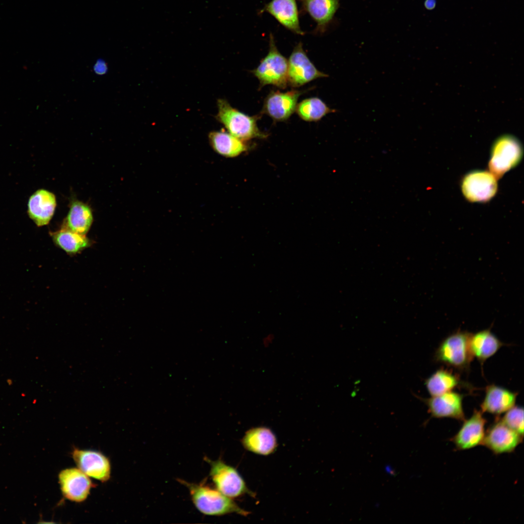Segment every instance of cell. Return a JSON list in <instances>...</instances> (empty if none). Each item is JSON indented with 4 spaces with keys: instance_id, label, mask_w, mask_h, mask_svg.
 I'll return each mask as SVG.
<instances>
[{
    "instance_id": "6da1fadb",
    "label": "cell",
    "mask_w": 524,
    "mask_h": 524,
    "mask_svg": "<svg viewBox=\"0 0 524 524\" xmlns=\"http://www.w3.org/2000/svg\"><path fill=\"white\" fill-rule=\"evenodd\" d=\"M178 480L187 487L195 506L205 515L220 516L236 513L247 516L250 513L240 508L232 499L225 495L216 489L212 488L203 483H190L180 479Z\"/></svg>"
},
{
    "instance_id": "7a4b0ae2",
    "label": "cell",
    "mask_w": 524,
    "mask_h": 524,
    "mask_svg": "<svg viewBox=\"0 0 524 524\" xmlns=\"http://www.w3.org/2000/svg\"><path fill=\"white\" fill-rule=\"evenodd\" d=\"M217 107L216 119L225 126L229 133L238 139L244 141L267 136L257 126L259 115H247L232 107L224 99L217 100Z\"/></svg>"
},
{
    "instance_id": "3957f363",
    "label": "cell",
    "mask_w": 524,
    "mask_h": 524,
    "mask_svg": "<svg viewBox=\"0 0 524 524\" xmlns=\"http://www.w3.org/2000/svg\"><path fill=\"white\" fill-rule=\"evenodd\" d=\"M471 335L457 331L447 336L436 351V360L458 370L468 369L474 358L470 347Z\"/></svg>"
},
{
    "instance_id": "277c9868",
    "label": "cell",
    "mask_w": 524,
    "mask_h": 524,
    "mask_svg": "<svg viewBox=\"0 0 524 524\" xmlns=\"http://www.w3.org/2000/svg\"><path fill=\"white\" fill-rule=\"evenodd\" d=\"M489 168L496 179L516 166L523 155V148L516 137L505 134L493 142L491 151Z\"/></svg>"
},
{
    "instance_id": "5b68a950",
    "label": "cell",
    "mask_w": 524,
    "mask_h": 524,
    "mask_svg": "<svg viewBox=\"0 0 524 524\" xmlns=\"http://www.w3.org/2000/svg\"><path fill=\"white\" fill-rule=\"evenodd\" d=\"M205 459L210 466V476L215 488L231 499L245 494L255 498L256 493L250 490L237 470L222 460Z\"/></svg>"
},
{
    "instance_id": "8992f818",
    "label": "cell",
    "mask_w": 524,
    "mask_h": 524,
    "mask_svg": "<svg viewBox=\"0 0 524 524\" xmlns=\"http://www.w3.org/2000/svg\"><path fill=\"white\" fill-rule=\"evenodd\" d=\"M269 43L267 55L252 72L259 80L260 86L272 84L285 88L288 83V60L278 50L272 33Z\"/></svg>"
},
{
    "instance_id": "52a82bcc",
    "label": "cell",
    "mask_w": 524,
    "mask_h": 524,
    "mask_svg": "<svg viewBox=\"0 0 524 524\" xmlns=\"http://www.w3.org/2000/svg\"><path fill=\"white\" fill-rule=\"evenodd\" d=\"M461 190L465 198L470 202H487L497 192V179L489 171H473L463 178Z\"/></svg>"
},
{
    "instance_id": "ba28073f",
    "label": "cell",
    "mask_w": 524,
    "mask_h": 524,
    "mask_svg": "<svg viewBox=\"0 0 524 524\" xmlns=\"http://www.w3.org/2000/svg\"><path fill=\"white\" fill-rule=\"evenodd\" d=\"M328 76L316 68L306 55L302 43H298L288 60V83L298 87L315 79Z\"/></svg>"
},
{
    "instance_id": "9c48e42d",
    "label": "cell",
    "mask_w": 524,
    "mask_h": 524,
    "mask_svg": "<svg viewBox=\"0 0 524 524\" xmlns=\"http://www.w3.org/2000/svg\"><path fill=\"white\" fill-rule=\"evenodd\" d=\"M523 439V436L499 419L485 432L482 445L495 455L510 453L516 449Z\"/></svg>"
},
{
    "instance_id": "30bf717a",
    "label": "cell",
    "mask_w": 524,
    "mask_h": 524,
    "mask_svg": "<svg viewBox=\"0 0 524 524\" xmlns=\"http://www.w3.org/2000/svg\"><path fill=\"white\" fill-rule=\"evenodd\" d=\"M414 395L426 404L433 417L450 418L460 421L465 420L462 406L463 396L460 393L450 391L427 398Z\"/></svg>"
},
{
    "instance_id": "8fae6325",
    "label": "cell",
    "mask_w": 524,
    "mask_h": 524,
    "mask_svg": "<svg viewBox=\"0 0 524 524\" xmlns=\"http://www.w3.org/2000/svg\"><path fill=\"white\" fill-rule=\"evenodd\" d=\"M463 421L461 427L451 438L456 448L458 450H466L482 444L486 423L482 412L475 410L469 419Z\"/></svg>"
},
{
    "instance_id": "7c38bea8",
    "label": "cell",
    "mask_w": 524,
    "mask_h": 524,
    "mask_svg": "<svg viewBox=\"0 0 524 524\" xmlns=\"http://www.w3.org/2000/svg\"><path fill=\"white\" fill-rule=\"evenodd\" d=\"M58 477L63 495L71 501H84L94 486L89 476L79 468L64 469L60 472Z\"/></svg>"
},
{
    "instance_id": "4fadbf2b",
    "label": "cell",
    "mask_w": 524,
    "mask_h": 524,
    "mask_svg": "<svg viewBox=\"0 0 524 524\" xmlns=\"http://www.w3.org/2000/svg\"><path fill=\"white\" fill-rule=\"evenodd\" d=\"M72 458L78 468L87 476L102 482L107 481L111 475L109 459L101 453L90 450L74 448Z\"/></svg>"
},
{
    "instance_id": "5bb4252c",
    "label": "cell",
    "mask_w": 524,
    "mask_h": 524,
    "mask_svg": "<svg viewBox=\"0 0 524 524\" xmlns=\"http://www.w3.org/2000/svg\"><path fill=\"white\" fill-rule=\"evenodd\" d=\"M302 91L292 90L286 92L271 91L265 98L262 112L274 121L287 120L295 111Z\"/></svg>"
},
{
    "instance_id": "9a60e30c",
    "label": "cell",
    "mask_w": 524,
    "mask_h": 524,
    "mask_svg": "<svg viewBox=\"0 0 524 524\" xmlns=\"http://www.w3.org/2000/svg\"><path fill=\"white\" fill-rule=\"evenodd\" d=\"M264 12L273 16L287 30L297 34H304L300 26L295 0H271L261 11Z\"/></svg>"
},
{
    "instance_id": "2e32d148",
    "label": "cell",
    "mask_w": 524,
    "mask_h": 524,
    "mask_svg": "<svg viewBox=\"0 0 524 524\" xmlns=\"http://www.w3.org/2000/svg\"><path fill=\"white\" fill-rule=\"evenodd\" d=\"M56 206L55 196L45 190L39 189L30 197L28 203V214L38 227L48 225L52 218Z\"/></svg>"
},
{
    "instance_id": "e0dca14e",
    "label": "cell",
    "mask_w": 524,
    "mask_h": 524,
    "mask_svg": "<svg viewBox=\"0 0 524 524\" xmlns=\"http://www.w3.org/2000/svg\"><path fill=\"white\" fill-rule=\"evenodd\" d=\"M302 10L316 22L315 32L325 33L340 6V0H300Z\"/></svg>"
},
{
    "instance_id": "ac0fdd59",
    "label": "cell",
    "mask_w": 524,
    "mask_h": 524,
    "mask_svg": "<svg viewBox=\"0 0 524 524\" xmlns=\"http://www.w3.org/2000/svg\"><path fill=\"white\" fill-rule=\"evenodd\" d=\"M241 443L247 451L262 456L273 453L278 447L275 434L270 428L263 426L247 430L242 438Z\"/></svg>"
},
{
    "instance_id": "d6986e66",
    "label": "cell",
    "mask_w": 524,
    "mask_h": 524,
    "mask_svg": "<svg viewBox=\"0 0 524 524\" xmlns=\"http://www.w3.org/2000/svg\"><path fill=\"white\" fill-rule=\"evenodd\" d=\"M517 396L516 393L503 387L494 384L488 385L481 404V411L500 415L515 406Z\"/></svg>"
},
{
    "instance_id": "ffe728a7",
    "label": "cell",
    "mask_w": 524,
    "mask_h": 524,
    "mask_svg": "<svg viewBox=\"0 0 524 524\" xmlns=\"http://www.w3.org/2000/svg\"><path fill=\"white\" fill-rule=\"evenodd\" d=\"M504 344L490 329L472 334L470 340L472 355L482 364L494 355Z\"/></svg>"
},
{
    "instance_id": "44dd1931",
    "label": "cell",
    "mask_w": 524,
    "mask_h": 524,
    "mask_svg": "<svg viewBox=\"0 0 524 524\" xmlns=\"http://www.w3.org/2000/svg\"><path fill=\"white\" fill-rule=\"evenodd\" d=\"M93 221L92 212L90 207L82 202L74 201L70 205L62 228L85 235Z\"/></svg>"
},
{
    "instance_id": "7402d4cb",
    "label": "cell",
    "mask_w": 524,
    "mask_h": 524,
    "mask_svg": "<svg viewBox=\"0 0 524 524\" xmlns=\"http://www.w3.org/2000/svg\"><path fill=\"white\" fill-rule=\"evenodd\" d=\"M209 140L213 150L226 157L237 156L247 149L243 141L222 130L211 132Z\"/></svg>"
},
{
    "instance_id": "603a6c76",
    "label": "cell",
    "mask_w": 524,
    "mask_h": 524,
    "mask_svg": "<svg viewBox=\"0 0 524 524\" xmlns=\"http://www.w3.org/2000/svg\"><path fill=\"white\" fill-rule=\"evenodd\" d=\"M49 233L54 244L69 255L77 254L91 245L85 235L65 228Z\"/></svg>"
},
{
    "instance_id": "cb8c5ba5",
    "label": "cell",
    "mask_w": 524,
    "mask_h": 524,
    "mask_svg": "<svg viewBox=\"0 0 524 524\" xmlns=\"http://www.w3.org/2000/svg\"><path fill=\"white\" fill-rule=\"evenodd\" d=\"M459 377L450 370L440 369L425 381V385L431 396L452 391L459 383Z\"/></svg>"
},
{
    "instance_id": "d4e9b609",
    "label": "cell",
    "mask_w": 524,
    "mask_h": 524,
    "mask_svg": "<svg viewBox=\"0 0 524 524\" xmlns=\"http://www.w3.org/2000/svg\"><path fill=\"white\" fill-rule=\"evenodd\" d=\"M295 111L298 115L306 121H318L328 114L337 110L330 108L318 98H311L303 100L297 104Z\"/></svg>"
},
{
    "instance_id": "484cf974",
    "label": "cell",
    "mask_w": 524,
    "mask_h": 524,
    "mask_svg": "<svg viewBox=\"0 0 524 524\" xmlns=\"http://www.w3.org/2000/svg\"><path fill=\"white\" fill-rule=\"evenodd\" d=\"M508 426L523 436L524 409L519 406H513L505 412L501 419Z\"/></svg>"
},
{
    "instance_id": "4316f807",
    "label": "cell",
    "mask_w": 524,
    "mask_h": 524,
    "mask_svg": "<svg viewBox=\"0 0 524 524\" xmlns=\"http://www.w3.org/2000/svg\"><path fill=\"white\" fill-rule=\"evenodd\" d=\"M106 66L104 62L98 61L95 65L94 70L97 74H101L105 72Z\"/></svg>"
},
{
    "instance_id": "83f0119b",
    "label": "cell",
    "mask_w": 524,
    "mask_h": 524,
    "mask_svg": "<svg viewBox=\"0 0 524 524\" xmlns=\"http://www.w3.org/2000/svg\"><path fill=\"white\" fill-rule=\"evenodd\" d=\"M436 5V0H425L424 1V6L428 10L433 9Z\"/></svg>"
}]
</instances>
